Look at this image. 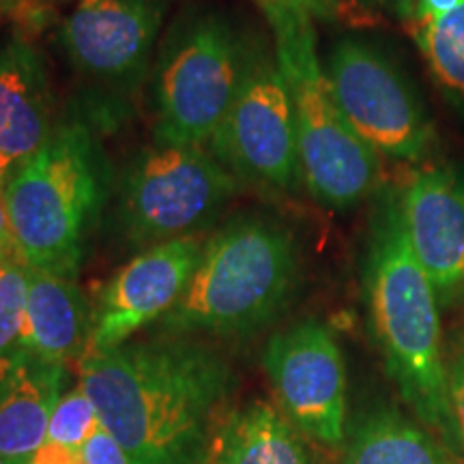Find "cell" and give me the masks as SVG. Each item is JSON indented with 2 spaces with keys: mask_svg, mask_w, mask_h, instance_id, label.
I'll return each mask as SVG.
<instances>
[{
  "mask_svg": "<svg viewBox=\"0 0 464 464\" xmlns=\"http://www.w3.org/2000/svg\"><path fill=\"white\" fill-rule=\"evenodd\" d=\"M235 382L216 348L183 338L80 357V385L131 464L205 462Z\"/></svg>",
  "mask_w": 464,
  "mask_h": 464,
  "instance_id": "6da1fadb",
  "label": "cell"
},
{
  "mask_svg": "<svg viewBox=\"0 0 464 464\" xmlns=\"http://www.w3.org/2000/svg\"><path fill=\"white\" fill-rule=\"evenodd\" d=\"M370 235L363 269L365 305L387 374L417 421L462 456L450 404L440 305L406 239L400 194L387 196Z\"/></svg>",
  "mask_w": 464,
  "mask_h": 464,
  "instance_id": "7a4b0ae2",
  "label": "cell"
},
{
  "mask_svg": "<svg viewBox=\"0 0 464 464\" xmlns=\"http://www.w3.org/2000/svg\"><path fill=\"white\" fill-rule=\"evenodd\" d=\"M3 194L20 258L75 280L108 196L106 160L89 127H54Z\"/></svg>",
  "mask_w": 464,
  "mask_h": 464,
  "instance_id": "3957f363",
  "label": "cell"
},
{
  "mask_svg": "<svg viewBox=\"0 0 464 464\" xmlns=\"http://www.w3.org/2000/svg\"><path fill=\"white\" fill-rule=\"evenodd\" d=\"M297 277V243L286 226L237 218L205 241L188 288L160 324L179 335L254 334L286 307Z\"/></svg>",
  "mask_w": 464,
  "mask_h": 464,
  "instance_id": "277c9868",
  "label": "cell"
},
{
  "mask_svg": "<svg viewBox=\"0 0 464 464\" xmlns=\"http://www.w3.org/2000/svg\"><path fill=\"white\" fill-rule=\"evenodd\" d=\"M265 15L293 100L301 181L324 207H357L379 189L382 158L353 131L335 103L318 58L314 17L280 9Z\"/></svg>",
  "mask_w": 464,
  "mask_h": 464,
  "instance_id": "5b68a950",
  "label": "cell"
},
{
  "mask_svg": "<svg viewBox=\"0 0 464 464\" xmlns=\"http://www.w3.org/2000/svg\"><path fill=\"white\" fill-rule=\"evenodd\" d=\"M252 48L216 14L172 33L155 75L158 144L202 147L213 140L237 100Z\"/></svg>",
  "mask_w": 464,
  "mask_h": 464,
  "instance_id": "8992f818",
  "label": "cell"
},
{
  "mask_svg": "<svg viewBox=\"0 0 464 464\" xmlns=\"http://www.w3.org/2000/svg\"><path fill=\"white\" fill-rule=\"evenodd\" d=\"M237 191V179L202 147L158 144L133 160L119 196L127 239L140 246L198 235Z\"/></svg>",
  "mask_w": 464,
  "mask_h": 464,
  "instance_id": "52a82bcc",
  "label": "cell"
},
{
  "mask_svg": "<svg viewBox=\"0 0 464 464\" xmlns=\"http://www.w3.org/2000/svg\"><path fill=\"white\" fill-rule=\"evenodd\" d=\"M324 73L348 125L381 158L421 161L430 155L437 140L430 116L385 52L362 39H340Z\"/></svg>",
  "mask_w": 464,
  "mask_h": 464,
  "instance_id": "ba28073f",
  "label": "cell"
},
{
  "mask_svg": "<svg viewBox=\"0 0 464 464\" xmlns=\"http://www.w3.org/2000/svg\"><path fill=\"white\" fill-rule=\"evenodd\" d=\"M208 144L247 181L274 189H293L301 181L293 100L276 52L252 48L237 100Z\"/></svg>",
  "mask_w": 464,
  "mask_h": 464,
  "instance_id": "9c48e42d",
  "label": "cell"
},
{
  "mask_svg": "<svg viewBox=\"0 0 464 464\" xmlns=\"http://www.w3.org/2000/svg\"><path fill=\"white\" fill-rule=\"evenodd\" d=\"M263 363L282 415L305 437L335 448L344 440L346 365L334 334L304 321L269 340Z\"/></svg>",
  "mask_w": 464,
  "mask_h": 464,
  "instance_id": "30bf717a",
  "label": "cell"
},
{
  "mask_svg": "<svg viewBox=\"0 0 464 464\" xmlns=\"http://www.w3.org/2000/svg\"><path fill=\"white\" fill-rule=\"evenodd\" d=\"M170 0H78L61 44L82 78L106 91L140 82Z\"/></svg>",
  "mask_w": 464,
  "mask_h": 464,
  "instance_id": "8fae6325",
  "label": "cell"
},
{
  "mask_svg": "<svg viewBox=\"0 0 464 464\" xmlns=\"http://www.w3.org/2000/svg\"><path fill=\"white\" fill-rule=\"evenodd\" d=\"M202 249L205 241L191 235L158 243L131 258L103 288L92 310L91 340L84 353L125 344L149 323L161 321L188 288Z\"/></svg>",
  "mask_w": 464,
  "mask_h": 464,
  "instance_id": "7c38bea8",
  "label": "cell"
},
{
  "mask_svg": "<svg viewBox=\"0 0 464 464\" xmlns=\"http://www.w3.org/2000/svg\"><path fill=\"white\" fill-rule=\"evenodd\" d=\"M406 239L440 307L464 301V179L445 166L421 168L400 191Z\"/></svg>",
  "mask_w": 464,
  "mask_h": 464,
  "instance_id": "4fadbf2b",
  "label": "cell"
},
{
  "mask_svg": "<svg viewBox=\"0 0 464 464\" xmlns=\"http://www.w3.org/2000/svg\"><path fill=\"white\" fill-rule=\"evenodd\" d=\"M52 131L50 82L39 52L22 39L0 45V185Z\"/></svg>",
  "mask_w": 464,
  "mask_h": 464,
  "instance_id": "5bb4252c",
  "label": "cell"
},
{
  "mask_svg": "<svg viewBox=\"0 0 464 464\" xmlns=\"http://www.w3.org/2000/svg\"><path fill=\"white\" fill-rule=\"evenodd\" d=\"M63 385L65 365L44 362L20 346L0 355V460H34L48 439Z\"/></svg>",
  "mask_w": 464,
  "mask_h": 464,
  "instance_id": "9a60e30c",
  "label": "cell"
},
{
  "mask_svg": "<svg viewBox=\"0 0 464 464\" xmlns=\"http://www.w3.org/2000/svg\"><path fill=\"white\" fill-rule=\"evenodd\" d=\"M91 329L92 310L73 277L28 266L24 323L15 346L48 363L65 365L84 355Z\"/></svg>",
  "mask_w": 464,
  "mask_h": 464,
  "instance_id": "2e32d148",
  "label": "cell"
},
{
  "mask_svg": "<svg viewBox=\"0 0 464 464\" xmlns=\"http://www.w3.org/2000/svg\"><path fill=\"white\" fill-rule=\"evenodd\" d=\"M208 464H318L297 428L269 402H249L219 423Z\"/></svg>",
  "mask_w": 464,
  "mask_h": 464,
  "instance_id": "e0dca14e",
  "label": "cell"
},
{
  "mask_svg": "<svg viewBox=\"0 0 464 464\" xmlns=\"http://www.w3.org/2000/svg\"><path fill=\"white\" fill-rule=\"evenodd\" d=\"M344 464H454L430 430L393 406L365 413L346 448Z\"/></svg>",
  "mask_w": 464,
  "mask_h": 464,
  "instance_id": "ac0fdd59",
  "label": "cell"
},
{
  "mask_svg": "<svg viewBox=\"0 0 464 464\" xmlns=\"http://www.w3.org/2000/svg\"><path fill=\"white\" fill-rule=\"evenodd\" d=\"M406 24L445 100L464 114V0L450 14Z\"/></svg>",
  "mask_w": 464,
  "mask_h": 464,
  "instance_id": "d6986e66",
  "label": "cell"
},
{
  "mask_svg": "<svg viewBox=\"0 0 464 464\" xmlns=\"http://www.w3.org/2000/svg\"><path fill=\"white\" fill-rule=\"evenodd\" d=\"M97 426H100V420H97L95 406L86 396L84 387L78 385L72 392L63 393L56 402L50 417L45 443L80 451Z\"/></svg>",
  "mask_w": 464,
  "mask_h": 464,
  "instance_id": "ffe728a7",
  "label": "cell"
},
{
  "mask_svg": "<svg viewBox=\"0 0 464 464\" xmlns=\"http://www.w3.org/2000/svg\"><path fill=\"white\" fill-rule=\"evenodd\" d=\"M28 290V265L22 258L0 260V355L15 348L22 334Z\"/></svg>",
  "mask_w": 464,
  "mask_h": 464,
  "instance_id": "44dd1931",
  "label": "cell"
},
{
  "mask_svg": "<svg viewBox=\"0 0 464 464\" xmlns=\"http://www.w3.org/2000/svg\"><path fill=\"white\" fill-rule=\"evenodd\" d=\"M448 387H450V404L454 421L460 437L462 454H464V324L458 327L450 344L448 359Z\"/></svg>",
  "mask_w": 464,
  "mask_h": 464,
  "instance_id": "7402d4cb",
  "label": "cell"
},
{
  "mask_svg": "<svg viewBox=\"0 0 464 464\" xmlns=\"http://www.w3.org/2000/svg\"><path fill=\"white\" fill-rule=\"evenodd\" d=\"M84 464H131L127 451L121 448V443L110 434L106 428H95V432L86 439V443L80 450Z\"/></svg>",
  "mask_w": 464,
  "mask_h": 464,
  "instance_id": "603a6c76",
  "label": "cell"
},
{
  "mask_svg": "<svg viewBox=\"0 0 464 464\" xmlns=\"http://www.w3.org/2000/svg\"><path fill=\"white\" fill-rule=\"evenodd\" d=\"M256 3L263 11H301V14L316 17L332 14L338 9L342 0H256Z\"/></svg>",
  "mask_w": 464,
  "mask_h": 464,
  "instance_id": "cb8c5ba5",
  "label": "cell"
},
{
  "mask_svg": "<svg viewBox=\"0 0 464 464\" xmlns=\"http://www.w3.org/2000/svg\"><path fill=\"white\" fill-rule=\"evenodd\" d=\"M33 464H84L80 451L61 448V445H50L45 443L39 454L34 456Z\"/></svg>",
  "mask_w": 464,
  "mask_h": 464,
  "instance_id": "d4e9b609",
  "label": "cell"
},
{
  "mask_svg": "<svg viewBox=\"0 0 464 464\" xmlns=\"http://www.w3.org/2000/svg\"><path fill=\"white\" fill-rule=\"evenodd\" d=\"M0 258H20L15 247V239L14 232H11V224H9V213H7V205H5V194H3V185H0Z\"/></svg>",
  "mask_w": 464,
  "mask_h": 464,
  "instance_id": "484cf974",
  "label": "cell"
},
{
  "mask_svg": "<svg viewBox=\"0 0 464 464\" xmlns=\"http://www.w3.org/2000/svg\"><path fill=\"white\" fill-rule=\"evenodd\" d=\"M460 3L462 0H415L413 15L411 17H437V15L450 14V11H454Z\"/></svg>",
  "mask_w": 464,
  "mask_h": 464,
  "instance_id": "4316f807",
  "label": "cell"
},
{
  "mask_svg": "<svg viewBox=\"0 0 464 464\" xmlns=\"http://www.w3.org/2000/svg\"><path fill=\"white\" fill-rule=\"evenodd\" d=\"M362 3L370 5V7L390 9L400 17H404V20H409V17L413 15V7H415V0H362Z\"/></svg>",
  "mask_w": 464,
  "mask_h": 464,
  "instance_id": "83f0119b",
  "label": "cell"
},
{
  "mask_svg": "<svg viewBox=\"0 0 464 464\" xmlns=\"http://www.w3.org/2000/svg\"><path fill=\"white\" fill-rule=\"evenodd\" d=\"M9 9H11V0H0V15Z\"/></svg>",
  "mask_w": 464,
  "mask_h": 464,
  "instance_id": "f1b7e54d",
  "label": "cell"
},
{
  "mask_svg": "<svg viewBox=\"0 0 464 464\" xmlns=\"http://www.w3.org/2000/svg\"><path fill=\"white\" fill-rule=\"evenodd\" d=\"M17 3V0H11V7H14V5Z\"/></svg>",
  "mask_w": 464,
  "mask_h": 464,
  "instance_id": "f546056e",
  "label": "cell"
},
{
  "mask_svg": "<svg viewBox=\"0 0 464 464\" xmlns=\"http://www.w3.org/2000/svg\"><path fill=\"white\" fill-rule=\"evenodd\" d=\"M0 464H9V462H5V460H0Z\"/></svg>",
  "mask_w": 464,
  "mask_h": 464,
  "instance_id": "4dcf8cb0",
  "label": "cell"
},
{
  "mask_svg": "<svg viewBox=\"0 0 464 464\" xmlns=\"http://www.w3.org/2000/svg\"><path fill=\"white\" fill-rule=\"evenodd\" d=\"M0 260H3V258H0Z\"/></svg>",
  "mask_w": 464,
  "mask_h": 464,
  "instance_id": "1f68e13d",
  "label": "cell"
},
{
  "mask_svg": "<svg viewBox=\"0 0 464 464\" xmlns=\"http://www.w3.org/2000/svg\"><path fill=\"white\" fill-rule=\"evenodd\" d=\"M31 464H33V462H31Z\"/></svg>",
  "mask_w": 464,
  "mask_h": 464,
  "instance_id": "d6a6232c",
  "label": "cell"
}]
</instances>
